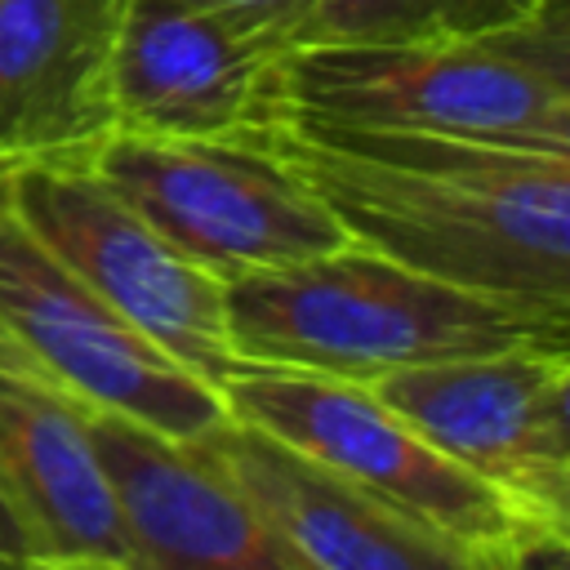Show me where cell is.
Wrapping results in <instances>:
<instances>
[{"instance_id": "6da1fadb", "label": "cell", "mask_w": 570, "mask_h": 570, "mask_svg": "<svg viewBox=\"0 0 570 570\" xmlns=\"http://www.w3.org/2000/svg\"><path fill=\"white\" fill-rule=\"evenodd\" d=\"M276 142L352 245L459 289L570 312V156L289 120Z\"/></svg>"}, {"instance_id": "9a60e30c", "label": "cell", "mask_w": 570, "mask_h": 570, "mask_svg": "<svg viewBox=\"0 0 570 570\" xmlns=\"http://www.w3.org/2000/svg\"><path fill=\"white\" fill-rule=\"evenodd\" d=\"M191 4L236 22L240 31H254L281 49H294V36H298V27L316 0H191Z\"/></svg>"}, {"instance_id": "2e32d148", "label": "cell", "mask_w": 570, "mask_h": 570, "mask_svg": "<svg viewBox=\"0 0 570 570\" xmlns=\"http://www.w3.org/2000/svg\"><path fill=\"white\" fill-rule=\"evenodd\" d=\"M503 557L508 570H570V534L566 525H525Z\"/></svg>"}, {"instance_id": "9c48e42d", "label": "cell", "mask_w": 570, "mask_h": 570, "mask_svg": "<svg viewBox=\"0 0 570 570\" xmlns=\"http://www.w3.org/2000/svg\"><path fill=\"white\" fill-rule=\"evenodd\" d=\"M285 53L191 0H125L111 71L116 129L272 142L285 125Z\"/></svg>"}, {"instance_id": "ba28073f", "label": "cell", "mask_w": 570, "mask_h": 570, "mask_svg": "<svg viewBox=\"0 0 570 570\" xmlns=\"http://www.w3.org/2000/svg\"><path fill=\"white\" fill-rule=\"evenodd\" d=\"M0 334L85 410L125 414L174 441L227 423L214 383L191 374L0 209Z\"/></svg>"}, {"instance_id": "d6986e66", "label": "cell", "mask_w": 570, "mask_h": 570, "mask_svg": "<svg viewBox=\"0 0 570 570\" xmlns=\"http://www.w3.org/2000/svg\"><path fill=\"white\" fill-rule=\"evenodd\" d=\"M9 174H13V169L0 160V209H4V196H9Z\"/></svg>"}, {"instance_id": "7c38bea8", "label": "cell", "mask_w": 570, "mask_h": 570, "mask_svg": "<svg viewBox=\"0 0 570 570\" xmlns=\"http://www.w3.org/2000/svg\"><path fill=\"white\" fill-rule=\"evenodd\" d=\"M125 0H0V160L89 165L116 134Z\"/></svg>"}, {"instance_id": "52a82bcc", "label": "cell", "mask_w": 570, "mask_h": 570, "mask_svg": "<svg viewBox=\"0 0 570 570\" xmlns=\"http://www.w3.org/2000/svg\"><path fill=\"white\" fill-rule=\"evenodd\" d=\"M432 450L539 525L570 521V352L512 347L365 383Z\"/></svg>"}, {"instance_id": "277c9868", "label": "cell", "mask_w": 570, "mask_h": 570, "mask_svg": "<svg viewBox=\"0 0 570 570\" xmlns=\"http://www.w3.org/2000/svg\"><path fill=\"white\" fill-rule=\"evenodd\" d=\"M85 169L218 281L347 245L276 138H151L116 129Z\"/></svg>"}, {"instance_id": "5bb4252c", "label": "cell", "mask_w": 570, "mask_h": 570, "mask_svg": "<svg viewBox=\"0 0 570 570\" xmlns=\"http://www.w3.org/2000/svg\"><path fill=\"white\" fill-rule=\"evenodd\" d=\"M566 0H316L298 45H428L521 27Z\"/></svg>"}, {"instance_id": "ac0fdd59", "label": "cell", "mask_w": 570, "mask_h": 570, "mask_svg": "<svg viewBox=\"0 0 570 570\" xmlns=\"http://www.w3.org/2000/svg\"><path fill=\"white\" fill-rule=\"evenodd\" d=\"M27 570H138V566L134 561H102V557H67V561L36 557V561H27Z\"/></svg>"}, {"instance_id": "30bf717a", "label": "cell", "mask_w": 570, "mask_h": 570, "mask_svg": "<svg viewBox=\"0 0 570 570\" xmlns=\"http://www.w3.org/2000/svg\"><path fill=\"white\" fill-rule=\"evenodd\" d=\"M138 570H298L294 552L196 445L85 410Z\"/></svg>"}, {"instance_id": "ffe728a7", "label": "cell", "mask_w": 570, "mask_h": 570, "mask_svg": "<svg viewBox=\"0 0 570 570\" xmlns=\"http://www.w3.org/2000/svg\"><path fill=\"white\" fill-rule=\"evenodd\" d=\"M298 570H303V566H298Z\"/></svg>"}, {"instance_id": "7a4b0ae2", "label": "cell", "mask_w": 570, "mask_h": 570, "mask_svg": "<svg viewBox=\"0 0 570 570\" xmlns=\"http://www.w3.org/2000/svg\"><path fill=\"white\" fill-rule=\"evenodd\" d=\"M223 316L236 361L343 383L512 347H570V312L459 289L352 240L223 281Z\"/></svg>"}, {"instance_id": "8992f818", "label": "cell", "mask_w": 570, "mask_h": 570, "mask_svg": "<svg viewBox=\"0 0 570 570\" xmlns=\"http://www.w3.org/2000/svg\"><path fill=\"white\" fill-rule=\"evenodd\" d=\"M4 209L89 294L142 330L156 347L218 387L236 365L223 316V281L178 254L85 165H22Z\"/></svg>"}, {"instance_id": "3957f363", "label": "cell", "mask_w": 570, "mask_h": 570, "mask_svg": "<svg viewBox=\"0 0 570 570\" xmlns=\"http://www.w3.org/2000/svg\"><path fill=\"white\" fill-rule=\"evenodd\" d=\"M281 102L303 129H387L570 156L566 4L463 40L298 45L281 67Z\"/></svg>"}, {"instance_id": "4fadbf2b", "label": "cell", "mask_w": 570, "mask_h": 570, "mask_svg": "<svg viewBox=\"0 0 570 570\" xmlns=\"http://www.w3.org/2000/svg\"><path fill=\"white\" fill-rule=\"evenodd\" d=\"M0 503L31 561H134L85 405L0 334Z\"/></svg>"}, {"instance_id": "5b68a950", "label": "cell", "mask_w": 570, "mask_h": 570, "mask_svg": "<svg viewBox=\"0 0 570 570\" xmlns=\"http://www.w3.org/2000/svg\"><path fill=\"white\" fill-rule=\"evenodd\" d=\"M218 396L227 419L441 534L508 548L525 525H539L432 450L365 383L236 361L218 379Z\"/></svg>"}, {"instance_id": "8fae6325", "label": "cell", "mask_w": 570, "mask_h": 570, "mask_svg": "<svg viewBox=\"0 0 570 570\" xmlns=\"http://www.w3.org/2000/svg\"><path fill=\"white\" fill-rule=\"evenodd\" d=\"M196 445L240 485L303 570H508V548L441 534L236 419Z\"/></svg>"}, {"instance_id": "e0dca14e", "label": "cell", "mask_w": 570, "mask_h": 570, "mask_svg": "<svg viewBox=\"0 0 570 570\" xmlns=\"http://www.w3.org/2000/svg\"><path fill=\"white\" fill-rule=\"evenodd\" d=\"M27 561H31L27 539L18 534L13 517H9V512H4V503H0V570H27Z\"/></svg>"}]
</instances>
